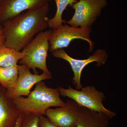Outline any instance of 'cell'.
<instances>
[{
  "label": "cell",
  "mask_w": 127,
  "mask_h": 127,
  "mask_svg": "<svg viewBox=\"0 0 127 127\" xmlns=\"http://www.w3.org/2000/svg\"><path fill=\"white\" fill-rule=\"evenodd\" d=\"M49 4L28 10L1 24L5 37L4 45L21 51L34 37L48 27Z\"/></svg>",
  "instance_id": "cell-1"
},
{
  "label": "cell",
  "mask_w": 127,
  "mask_h": 127,
  "mask_svg": "<svg viewBox=\"0 0 127 127\" xmlns=\"http://www.w3.org/2000/svg\"><path fill=\"white\" fill-rule=\"evenodd\" d=\"M60 95L58 88L48 87L42 81L35 84L34 90L26 97L20 96L12 100L20 112L40 117L44 116L48 108L65 105Z\"/></svg>",
  "instance_id": "cell-2"
},
{
  "label": "cell",
  "mask_w": 127,
  "mask_h": 127,
  "mask_svg": "<svg viewBox=\"0 0 127 127\" xmlns=\"http://www.w3.org/2000/svg\"><path fill=\"white\" fill-rule=\"evenodd\" d=\"M51 30L39 32L22 50L23 56L18 63L32 69L34 74H38L36 68H38L43 72L51 75L46 62L49 50L48 38Z\"/></svg>",
  "instance_id": "cell-3"
},
{
  "label": "cell",
  "mask_w": 127,
  "mask_h": 127,
  "mask_svg": "<svg viewBox=\"0 0 127 127\" xmlns=\"http://www.w3.org/2000/svg\"><path fill=\"white\" fill-rule=\"evenodd\" d=\"M58 89L60 95L70 98L82 107L103 113L109 119L116 116V113L107 109L103 106V101L106 98L104 93L97 91L93 86L82 87L79 90L72 88L70 85L67 89L61 87Z\"/></svg>",
  "instance_id": "cell-4"
},
{
  "label": "cell",
  "mask_w": 127,
  "mask_h": 127,
  "mask_svg": "<svg viewBox=\"0 0 127 127\" xmlns=\"http://www.w3.org/2000/svg\"><path fill=\"white\" fill-rule=\"evenodd\" d=\"M92 32L91 27L76 28L63 24L56 29L51 30L48 38L49 51L52 52L57 49L68 47L73 40L79 39L88 43L89 52H91L93 51L94 46L90 37Z\"/></svg>",
  "instance_id": "cell-5"
},
{
  "label": "cell",
  "mask_w": 127,
  "mask_h": 127,
  "mask_svg": "<svg viewBox=\"0 0 127 127\" xmlns=\"http://www.w3.org/2000/svg\"><path fill=\"white\" fill-rule=\"evenodd\" d=\"M107 5V0H79L72 6L75 13L66 23L73 27H91Z\"/></svg>",
  "instance_id": "cell-6"
},
{
  "label": "cell",
  "mask_w": 127,
  "mask_h": 127,
  "mask_svg": "<svg viewBox=\"0 0 127 127\" xmlns=\"http://www.w3.org/2000/svg\"><path fill=\"white\" fill-rule=\"evenodd\" d=\"M52 55L57 58H61L68 62L72 69L74 77L72 78V83L76 86V89L80 90L82 87L81 82V76L83 70L89 64L96 62V65L100 66L104 65L107 61L108 55L106 50L99 49L89 56L87 59H74L69 56L63 49L55 50L52 52Z\"/></svg>",
  "instance_id": "cell-7"
},
{
  "label": "cell",
  "mask_w": 127,
  "mask_h": 127,
  "mask_svg": "<svg viewBox=\"0 0 127 127\" xmlns=\"http://www.w3.org/2000/svg\"><path fill=\"white\" fill-rule=\"evenodd\" d=\"M18 76L16 83L12 88L6 89V94L11 99L27 96L34 85L39 82L52 78L51 75L43 72L40 75L32 74L30 68L24 65H17Z\"/></svg>",
  "instance_id": "cell-8"
},
{
  "label": "cell",
  "mask_w": 127,
  "mask_h": 127,
  "mask_svg": "<svg viewBox=\"0 0 127 127\" xmlns=\"http://www.w3.org/2000/svg\"><path fill=\"white\" fill-rule=\"evenodd\" d=\"M82 106L74 100H68L63 106L48 108L44 116L59 127H76Z\"/></svg>",
  "instance_id": "cell-9"
},
{
  "label": "cell",
  "mask_w": 127,
  "mask_h": 127,
  "mask_svg": "<svg viewBox=\"0 0 127 127\" xmlns=\"http://www.w3.org/2000/svg\"><path fill=\"white\" fill-rule=\"evenodd\" d=\"M52 0H1L0 25L23 12L43 6Z\"/></svg>",
  "instance_id": "cell-10"
},
{
  "label": "cell",
  "mask_w": 127,
  "mask_h": 127,
  "mask_svg": "<svg viewBox=\"0 0 127 127\" xmlns=\"http://www.w3.org/2000/svg\"><path fill=\"white\" fill-rule=\"evenodd\" d=\"M21 113L0 85V127H14Z\"/></svg>",
  "instance_id": "cell-11"
},
{
  "label": "cell",
  "mask_w": 127,
  "mask_h": 127,
  "mask_svg": "<svg viewBox=\"0 0 127 127\" xmlns=\"http://www.w3.org/2000/svg\"><path fill=\"white\" fill-rule=\"evenodd\" d=\"M109 119L103 113L82 106L76 127H108Z\"/></svg>",
  "instance_id": "cell-12"
},
{
  "label": "cell",
  "mask_w": 127,
  "mask_h": 127,
  "mask_svg": "<svg viewBox=\"0 0 127 127\" xmlns=\"http://www.w3.org/2000/svg\"><path fill=\"white\" fill-rule=\"evenodd\" d=\"M23 53L4 44L0 45V66L12 67L17 66L18 63L22 58Z\"/></svg>",
  "instance_id": "cell-13"
},
{
  "label": "cell",
  "mask_w": 127,
  "mask_h": 127,
  "mask_svg": "<svg viewBox=\"0 0 127 127\" xmlns=\"http://www.w3.org/2000/svg\"><path fill=\"white\" fill-rule=\"evenodd\" d=\"M57 6V11L54 17L48 18L47 21L48 27L52 30L56 29L65 22L62 18L64 11L68 5L72 6L77 0H55Z\"/></svg>",
  "instance_id": "cell-14"
},
{
  "label": "cell",
  "mask_w": 127,
  "mask_h": 127,
  "mask_svg": "<svg viewBox=\"0 0 127 127\" xmlns=\"http://www.w3.org/2000/svg\"><path fill=\"white\" fill-rule=\"evenodd\" d=\"M18 76L17 66H0V85L6 89L12 88L16 83Z\"/></svg>",
  "instance_id": "cell-15"
},
{
  "label": "cell",
  "mask_w": 127,
  "mask_h": 127,
  "mask_svg": "<svg viewBox=\"0 0 127 127\" xmlns=\"http://www.w3.org/2000/svg\"><path fill=\"white\" fill-rule=\"evenodd\" d=\"M20 127H39V117L32 114H25Z\"/></svg>",
  "instance_id": "cell-16"
},
{
  "label": "cell",
  "mask_w": 127,
  "mask_h": 127,
  "mask_svg": "<svg viewBox=\"0 0 127 127\" xmlns=\"http://www.w3.org/2000/svg\"><path fill=\"white\" fill-rule=\"evenodd\" d=\"M39 127H59L51 122L44 116L39 117Z\"/></svg>",
  "instance_id": "cell-17"
},
{
  "label": "cell",
  "mask_w": 127,
  "mask_h": 127,
  "mask_svg": "<svg viewBox=\"0 0 127 127\" xmlns=\"http://www.w3.org/2000/svg\"><path fill=\"white\" fill-rule=\"evenodd\" d=\"M5 40V39L3 33L2 26L1 25H0V45L4 44Z\"/></svg>",
  "instance_id": "cell-18"
},
{
  "label": "cell",
  "mask_w": 127,
  "mask_h": 127,
  "mask_svg": "<svg viewBox=\"0 0 127 127\" xmlns=\"http://www.w3.org/2000/svg\"><path fill=\"white\" fill-rule=\"evenodd\" d=\"M24 115H25V114L23 113H21L20 116L17 119L15 125L14 127H20L22 122Z\"/></svg>",
  "instance_id": "cell-19"
},
{
  "label": "cell",
  "mask_w": 127,
  "mask_h": 127,
  "mask_svg": "<svg viewBox=\"0 0 127 127\" xmlns=\"http://www.w3.org/2000/svg\"><path fill=\"white\" fill-rule=\"evenodd\" d=\"M1 0H0V1Z\"/></svg>",
  "instance_id": "cell-20"
}]
</instances>
